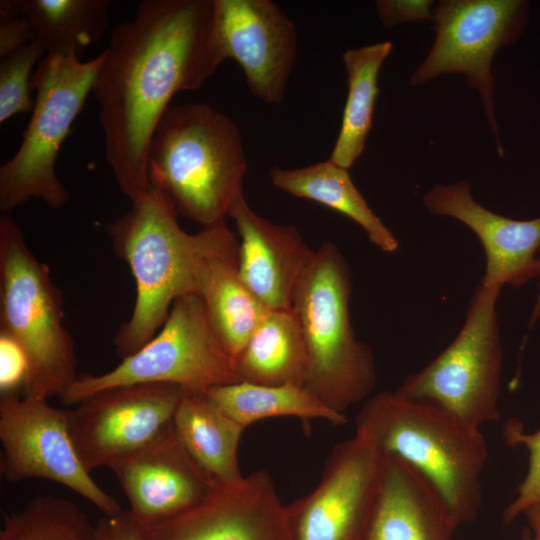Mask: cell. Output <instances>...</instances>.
<instances>
[{
  "label": "cell",
  "instance_id": "8992f818",
  "mask_svg": "<svg viewBox=\"0 0 540 540\" xmlns=\"http://www.w3.org/2000/svg\"><path fill=\"white\" fill-rule=\"evenodd\" d=\"M62 305L49 267L32 254L12 216H1L0 331L17 340L27 354L30 371L23 397H60L79 376Z\"/></svg>",
  "mask_w": 540,
  "mask_h": 540
},
{
  "label": "cell",
  "instance_id": "d4e9b609",
  "mask_svg": "<svg viewBox=\"0 0 540 540\" xmlns=\"http://www.w3.org/2000/svg\"><path fill=\"white\" fill-rule=\"evenodd\" d=\"M226 415L245 429L272 417H296L302 420L321 419L343 425L347 419L326 406L301 385H261L236 382L211 388L205 392Z\"/></svg>",
  "mask_w": 540,
  "mask_h": 540
},
{
  "label": "cell",
  "instance_id": "7c38bea8",
  "mask_svg": "<svg viewBox=\"0 0 540 540\" xmlns=\"http://www.w3.org/2000/svg\"><path fill=\"white\" fill-rule=\"evenodd\" d=\"M186 392L170 383H142L97 392L69 409V432L88 472L146 448L173 423Z\"/></svg>",
  "mask_w": 540,
  "mask_h": 540
},
{
  "label": "cell",
  "instance_id": "d6a6232c",
  "mask_svg": "<svg viewBox=\"0 0 540 540\" xmlns=\"http://www.w3.org/2000/svg\"><path fill=\"white\" fill-rule=\"evenodd\" d=\"M95 540H142V529L130 511H121L97 521Z\"/></svg>",
  "mask_w": 540,
  "mask_h": 540
},
{
  "label": "cell",
  "instance_id": "2e32d148",
  "mask_svg": "<svg viewBox=\"0 0 540 540\" xmlns=\"http://www.w3.org/2000/svg\"><path fill=\"white\" fill-rule=\"evenodd\" d=\"M110 469L142 529L175 517L202 502L215 480L191 457L172 425L152 444Z\"/></svg>",
  "mask_w": 540,
  "mask_h": 540
},
{
  "label": "cell",
  "instance_id": "83f0119b",
  "mask_svg": "<svg viewBox=\"0 0 540 540\" xmlns=\"http://www.w3.org/2000/svg\"><path fill=\"white\" fill-rule=\"evenodd\" d=\"M46 54L43 45L35 39L18 51L0 58V123L33 110V68Z\"/></svg>",
  "mask_w": 540,
  "mask_h": 540
},
{
  "label": "cell",
  "instance_id": "ba28073f",
  "mask_svg": "<svg viewBox=\"0 0 540 540\" xmlns=\"http://www.w3.org/2000/svg\"><path fill=\"white\" fill-rule=\"evenodd\" d=\"M240 382L235 359L219 339L202 300L195 294L177 299L160 331L112 370L79 375L60 396L76 405L105 389L170 383L186 393Z\"/></svg>",
  "mask_w": 540,
  "mask_h": 540
},
{
  "label": "cell",
  "instance_id": "44dd1931",
  "mask_svg": "<svg viewBox=\"0 0 540 540\" xmlns=\"http://www.w3.org/2000/svg\"><path fill=\"white\" fill-rule=\"evenodd\" d=\"M235 367L243 382L304 386L307 352L294 310H267L235 357Z\"/></svg>",
  "mask_w": 540,
  "mask_h": 540
},
{
  "label": "cell",
  "instance_id": "7402d4cb",
  "mask_svg": "<svg viewBox=\"0 0 540 540\" xmlns=\"http://www.w3.org/2000/svg\"><path fill=\"white\" fill-rule=\"evenodd\" d=\"M348 171L326 160L294 169L275 166L270 179L280 190L347 216L365 231L372 244L386 253L395 252L399 248L396 236L370 208Z\"/></svg>",
  "mask_w": 540,
  "mask_h": 540
},
{
  "label": "cell",
  "instance_id": "4fadbf2b",
  "mask_svg": "<svg viewBox=\"0 0 540 540\" xmlns=\"http://www.w3.org/2000/svg\"><path fill=\"white\" fill-rule=\"evenodd\" d=\"M380 473L376 445L355 430L332 448L316 487L286 506L290 540H364Z\"/></svg>",
  "mask_w": 540,
  "mask_h": 540
},
{
  "label": "cell",
  "instance_id": "9c48e42d",
  "mask_svg": "<svg viewBox=\"0 0 540 540\" xmlns=\"http://www.w3.org/2000/svg\"><path fill=\"white\" fill-rule=\"evenodd\" d=\"M501 289L477 286L454 340L395 391L439 406L479 428L497 421L503 347L496 305Z\"/></svg>",
  "mask_w": 540,
  "mask_h": 540
},
{
  "label": "cell",
  "instance_id": "6da1fadb",
  "mask_svg": "<svg viewBox=\"0 0 540 540\" xmlns=\"http://www.w3.org/2000/svg\"><path fill=\"white\" fill-rule=\"evenodd\" d=\"M214 12V0H143L103 51L92 92L106 160L131 202L150 187L149 146L172 98L199 89L223 62Z\"/></svg>",
  "mask_w": 540,
  "mask_h": 540
},
{
  "label": "cell",
  "instance_id": "30bf717a",
  "mask_svg": "<svg viewBox=\"0 0 540 540\" xmlns=\"http://www.w3.org/2000/svg\"><path fill=\"white\" fill-rule=\"evenodd\" d=\"M520 0H444L433 9L435 40L410 78V85L426 84L450 73L466 76L484 107L489 127L498 129L495 116V81L492 60L497 50L519 37L527 15Z\"/></svg>",
  "mask_w": 540,
  "mask_h": 540
},
{
  "label": "cell",
  "instance_id": "7a4b0ae2",
  "mask_svg": "<svg viewBox=\"0 0 540 540\" xmlns=\"http://www.w3.org/2000/svg\"><path fill=\"white\" fill-rule=\"evenodd\" d=\"M381 455H393L418 470L439 492L457 526L480 513L482 473L489 452L482 428L432 403L396 391L371 396L355 418Z\"/></svg>",
  "mask_w": 540,
  "mask_h": 540
},
{
  "label": "cell",
  "instance_id": "5bb4252c",
  "mask_svg": "<svg viewBox=\"0 0 540 540\" xmlns=\"http://www.w3.org/2000/svg\"><path fill=\"white\" fill-rule=\"evenodd\" d=\"M219 55L242 69L251 93L261 101H283L297 57L293 20L271 0H214Z\"/></svg>",
  "mask_w": 540,
  "mask_h": 540
},
{
  "label": "cell",
  "instance_id": "836d02e7",
  "mask_svg": "<svg viewBox=\"0 0 540 540\" xmlns=\"http://www.w3.org/2000/svg\"><path fill=\"white\" fill-rule=\"evenodd\" d=\"M523 516L527 519L532 540H540V500L530 506Z\"/></svg>",
  "mask_w": 540,
  "mask_h": 540
},
{
  "label": "cell",
  "instance_id": "d6986e66",
  "mask_svg": "<svg viewBox=\"0 0 540 540\" xmlns=\"http://www.w3.org/2000/svg\"><path fill=\"white\" fill-rule=\"evenodd\" d=\"M195 294L222 344L235 359L267 311L239 272V241L226 221L194 234Z\"/></svg>",
  "mask_w": 540,
  "mask_h": 540
},
{
  "label": "cell",
  "instance_id": "1f68e13d",
  "mask_svg": "<svg viewBox=\"0 0 540 540\" xmlns=\"http://www.w3.org/2000/svg\"><path fill=\"white\" fill-rule=\"evenodd\" d=\"M432 1L379 0L376 8L382 25L388 29L404 22L432 19Z\"/></svg>",
  "mask_w": 540,
  "mask_h": 540
},
{
  "label": "cell",
  "instance_id": "484cf974",
  "mask_svg": "<svg viewBox=\"0 0 540 540\" xmlns=\"http://www.w3.org/2000/svg\"><path fill=\"white\" fill-rule=\"evenodd\" d=\"M21 5L47 54H74L80 58L104 35L112 1L21 0Z\"/></svg>",
  "mask_w": 540,
  "mask_h": 540
},
{
  "label": "cell",
  "instance_id": "cb8c5ba5",
  "mask_svg": "<svg viewBox=\"0 0 540 540\" xmlns=\"http://www.w3.org/2000/svg\"><path fill=\"white\" fill-rule=\"evenodd\" d=\"M393 48L383 41L349 49L343 55L347 72V98L340 130L329 161L349 170L362 155L372 126L380 68Z\"/></svg>",
  "mask_w": 540,
  "mask_h": 540
},
{
  "label": "cell",
  "instance_id": "ffe728a7",
  "mask_svg": "<svg viewBox=\"0 0 540 540\" xmlns=\"http://www.w3.org/2000/svg\"><path fill=\"white\" fill-rule=\"evenodd\" d=\"M458 528L435 487L414 467L381 455L379 489L364 540H452Z\"/></svg>",
  "mask_w": 540,
  "mask_h": 540
},
{
  "label": "cell",
  "instance_id": "3957f363",
  "mask_svg": "<svg viewBox=\"0 0 540 540\" xmlns=\"http://www.w3.org/2000/svg\"><path fill=\"white\" fill-rule=\"evenodd\" d=\"M147 163L150 186L203 227L225 221L244 194L248 162L240 130L204 103L168 107L153 133Z\"/></svg>",
  "mask_w": 540,
  "mask_h": 540
},
{
  "label": "cell",
  "instance_id": "ac0fdd59",
  "mask_svg": "<svg viewBox=\"0 0 540 540\" xmlns=\"http://www.w3.org/2000/svg\"><path fill=\"white\" fill-rule=\"evenodd\" d=\"M238 231L239 272L251 295L266 310H291L298 286L313 260L311 249L293 225L257 214L244 194L229 210Z\"/></svg>",
  "mask_w": 540,
  "mask_h": 540
},
{
  "label": "cell",
  "instance_id": "4dcf8cb0",
  "mask_svg": "<svg viewBox=\"0 0 540 540\" xmlns=\"http://www.w3.org/2000/svg\"><path fill=\"white\" fill-rule=\"evenodd\" d=\"M30 371L23 347L12 336L0 331V393L21 395Z\"/></svg>",
  "mask_w": 540,
  "mask_h": 540
},
{
  "label": "cell",
  "instance_id": "e0dca14e",
  "mask_svg": "<svg viewBox=\"0 0 540 540\" xmlns=\"http://www.w3.org/2000/svg\"><path fill=\"white\" fill-rule=\"evenodd\" d=\"M423 204L433 214L462 222L478 237L485 252L480 284L518 288L539 275L540 217L514 220L490 211L474 199L465 180L437 184Z\"/></svg>",
  "mask_w": 540,
  "mask_h": 540
},
{
  "label": "cell",
  "instance_id": "52a82bcc",
  "mask_svg": "<svg viewBox=\"0 0 540 540\" xmlns=\"http://www.w3.org/2000/svg\"><path fill=\"white\" fill-rule=\"evenodd\" d=\"M103 61L74 54L48 53L32 76L35 104L14 156L0 166V211L7 213L31 198L59 209L70 199L56 174L63 142L83 109Z\"/></svg>",
  "mask_w": 540,
  "mask_h": 540
},
{
  "label": "cell",
  "instance_id": "5b68a950",
  "mask_svg": "<svg viewBox=\"0 0 540 540\" xmlns=\"http://www.w3.org/2000/svg\"><path fill=\"white\" fill-rule=\"evenodd\" d=\"M351 288L344 256L336 245L324 243L315 251L293 303L307 352L304 387L344 415L371 394L377 380L373 352L352 326Z\"/></svg>",
  "mask_w": 540,
  "mask_h": 540
},
{
  "label": "cell",
  "instance_id": "f546056e",
  "mask_svg": "<svg viewBox=\"0 0 540 540\" xmlns=\"http://www.w3.org/2000/svg\"><path fill=\"white\" fill-rule=\"evenodd\" d=\"M36 39L21 0L0 2V58L10 55Z\"/></svg>",
  "mask_w": 540,
  "mask_h": 540
},
{
  "label": "cell",
  "instance_id": "d590c367",
  "mask_svg": "<svg viewBox=\"0 0 540 540\" xmlns=\"http://www.w3.org/2000/svg\"><path fill=\"white\" fill-rule=\"evenodd\" d=\"M520 540H532L529 532L525 533L521 538Z\"/></svg>",
  "mask_w": 540,
  "mask_h": 540
},
{
  "label": "cell",
  "instance_id": "e575fe53",
  "mask_svg": "<svg viewBox=\"0 0 540 540\" xmlns=\"http://www.w3.org/2000/svg\"><path fill=\"white\" fill-rule=\"evenodd\" d=\"M539 264H540V256H539ZM539 287H538V293L535 299L534 306L532 308V313L530 316L529 325L532 326L535 322L538 321L540 318V268H539Z\"/></svg>",
  "mask_w": 540,
  "mask_h": 540
},
{
  "label": "cell",
  "instance_id": "9a60e30c",
  "mask_svg": "<svg viewBox=\"0 0 540 540\" xmlns=\"http://www.w3.org/2000/svg\"><path fill=\"white\" fill-rule=\"evenodd\" d=\"M142 540H290V532L272 477L259 469L234 482L215 481L198 505L142 529Z\"/></svg>",
  "mask_w": 540,
  "mask_h": 540
},
{
  "label": "cell",
  "instance_id": "4316f807",
  "mask_svg": "<svg viewBox=\"0 0 540 540\" xmlns=\"http://www.w3.org/2000/svg\"><path fill=\"white\" fill-rule=\"evenodd\" d=\"M0 540H95V525L73 501L41 495L5 514Z\"/></svg>",
  "mask_w": 540,
  "mask_h": 540
},
{
  "label": "cell",
  "instance_id": "277c9868",
  "mask_svg": "<svg viewBox=\"0 0 540 540\" xmlns=\"http://www.w3.org/2000/svg\"><path fill=\"white\" fill-rule=\"evenodd\" d=\"M131 203L105 227L115 254L128 264L136 284L132 314L114 338L122 359L156 335L177 299L195 294L194 234L180 227L172 200L150 186Z\"/></svg>",
  "mask_w": 540,
  "mask_h": 540
},
{
  "label": "cell",
  "instance_id": "8fae6325",
  "mask_svg": "<svg viewBox=\"0 0 540 540\" xmlns=\"http://www.w3.org/2000/svg\"><path fill=\"white\" fill-rule=\"evenodd\" d=\"M1 474L10 482L47 479L87 499L104 516L123 511L83 466L69 432V409L47 400L3 395L0 399Z\"/></svg>",
  "mask_w": 540,
  "mask_h": 540
},
{
  "label": "cell",
  "instance_id": "f1b7e54d",
  "mask_svg": "<svg viewBox=\"0 0 540 540\" xmlns=\"http://www.w3.org/2000/svg\"><path fill=\"white\" fill-rule=\"evenodd\" d=\"M521 423L516 420L507 422L503 436L507 445L522 446L528 452V469L522 482L516 489L515 497L503 511L505 524H511L534 503L540 500V427L534 432H524Z\"/></svg>",
  "mask_w": 540,
  "mask_h": 540
},
{
  "label": "cell",
  "instance_id": "603a6c76",
  "mask_svg": "<svg viewBox=\"0 0 540 540\" xmlns=\"http://www.w3.org/2000/svg\"><path fill=\"white\" fill-rule=\"evenodd\" d=\"M173 428L186 451L213 480L228 483L243 477L238 450L245 428L220 410L205 392L184 395Z\"/></svg>",
  "mask_w": 540,
  "mask_h": 540
}]
</instances>
